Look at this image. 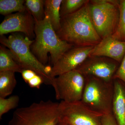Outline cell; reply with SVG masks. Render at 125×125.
I'll list each match as a JSON object with an SVG mask.
<instances>
[{"label": "cell", "mask_w": 125, "mask_h": 125, "mask_svg": "<svg viewBox=\"0 0 125 125\" xmlns=\"http://www.w3.org/2000/svg\"><path fill=\"white\" fill-rule=\"evenodd\" d=\"M62 0H45V16L49 18L52 27L56 32L60 30L61 27L60 9Z\"/></svg>", "instance_id": "obj_14"}, {"label": "cell", "mask_w": 125, "mask_h": 125, "mask_svg": "<svg viewBox=\"0 0 125 125\" xmlns=\"http://www.w3.org/2000/svg\"><path fill=\"white\" fill-rule=\"evenodd\" d=\"M81 101L102 115L112 114L114 88L113 80L107 82L93 76H85Z\"/></svg>", "instance_id": "obj_4"}, {"label": "cell", "mask_w": 125, "mask_h": 125, "mask_svg": "<svg viewBox=\"0 0 125 125\" xmlns=\"http://www.w3.org/2000/svg\"><path fill=\"white\" fill-rule=\"evenodd\" d=\"M23 70L10 50L3 45H1L0 72L11 71L21 73Z\"/></svg>", "instance_id": "obj_15"}, {"label": "cell", "mask_w": 125, "mask_h": 125, "mask_svg": "<svg viewBox=\"0 0 125 125\" xmlns=\"http://www.w3.org/2000/svg\"><path fill=\"white\" fill-rule=\"evenodd\" d=\"M15 72H0V97L5 98L11 94L16 86Z\"/></svg>", "instance_id": "obj_16"}, {"label": "cell", "mask_w": 125, "mask_h": 125, "mask_svg": "<svg viewBox=\"0 0 125 125\" xmlns=\"http://www.w3.org/2000/svg\"><path fill=\"white\" fill-rule=\"evenodd\" d=\"M113 79L120 81L125 86V55L114 74Z\"/></svg>", "instance_id": "obj_22"}, {"label": "cell", "mask_w": 125, "mask_h": 125, "mask_svg": "<svg viewBox=\"0 0 125 125\" xmlns=\"http://www.w3.org/2000/svg\"><path fill=\"white\" fill-rule=\"evenodd\" d=\"M120 0H89L90 15L93 25L101 39L112 36L117 27L120 17Z\"/></svg>", "instance_id": "obj_6"}, {"label": "cell", "mask_w": 125, "mask_h": 125, "mask_svg": "<svg viewBox=\"0 0 125 125\" xmlns=\"http://www.w3.org/2000/svg\"><path fill=\"white\" fill-rule=\"evenodd\" d=\"M85 80V76L76 70L55 77L52 86L56 98L67 103L81 101Z\"/></svg>", "instance_id": "obj_7"}, {"label": "cell", "mask_w": 125, "mask_h": 125, "mask_svg": "<svg viewBox=\"0 0 125 125\" xmlns=\"http://www.w3.org/2000/svg\"><path fill=\"white\" fill-rule=\"evenodd\" d=\"M35 20L27 10L6 16L0 24V36L20 32L31 39L35 37Z\"/></svg>", "instance_id": "obj_11"}, {"label": "cell", "mask_w": 125, "mask_h": 125, "mask_svg": "<svg viewBox=\"0 0 125 125\" xmlns=\"http://www.w3.org/2000/svg\"><path fill=\"white\" fill-rule=\"evenodd\" d=\"M25 2L24 0H0V14L6 16L13 12L25 11Z\"/></svg>", "instance_id": "obj_18"}, {"label": "cell", "mask_w": 125, "mask_h": 125, "mask_svg": "<svg viewBox=\"0 0 125 125\" xmlns=\"http://www.w3.org/2000/svg\"><path fill=\"white\" fill-rule=\"evenodd\" d=\"M101 125H117L116 121L113 114L104 115L101 119Z\"/></svg>", "instance_id": "obj_23"}, {"label": "cell", "mask_w": 125, "mask_h": 125, "mask_svg": "<svg viewBox=\"0 0 125 125\" xmlns=\"http://www.w3.org/2000/svg\"><path fill=\"white\" fill-rule=\"evenodd\" d=\"M88 3L73 13L61 18L57 35L73 46H94L102 40L92 23Z\"/></svg>", "instance_id": "obj_1"}, {"label": "cell", "mask_w": 125, "mask_h": 125, "mask_svg": "<svg viewBox=\"0 0 125 125\" xmlns=\"http://www.w3.org/2000/svg\"><path fill=\"white\" fill-rule=\"evenodd\" d=\"M58 104L51 100L41 101L18 108L8 125H56L60 121Z\"/></svg>", "instance_id": "obj_5"}, {"label": "cell", "mask_w": 125, "mask_h": 125, "mask_svg": "<svg viewBox=\"0 0 125 125\" xmlns=\"http://www.w3.org/2000/svg\"><path fill=\"white\" fill-rule=\"evenodd\" d=\"M58 112L60 121L69 125H101L103 116L90 109L81 101H61Z\"/></svg>", "instance_id": "obj_8"}, {"label": "cell", "mask_w": 125, "mask_h": 125, "mask_svg": "<svg viewBox=\"0 0 125 125\" xmlns=\"http://www.w3.org/2000/svg\"><path fill=\"white\" fill-rule=\"evenodd\" d=\"M120 17L118 25L112 37L116 40L125 42V0L119 2Z\"/></svg>", "instance_id": "obj_20"}, {"label": "cell", "mask_w": 125, "mask_h": 125, "mask_svg": "<svg viewBox=\"0 0 125 125\" xmlns=\"http://www.w3.org/2000/svg\"><path fill=\"white\" fill-rule=\"evenodd\" d=\"M88 0H62L61 4V18L75 13L88 3Z\"/></svg>", "instance_id": "obj_19"}, {"label": "cell", "mask_w": 125, "mask_h": 125, "mask_svg": "<svg viewBox=\"0 0 125 125\" xmlns=\"http://www.w3.org/2000/svg\"><path fill=\"white\" fill-rule=\"evenodd\" d=\"M45 4L44 0H25L24 3L26 10L37 21L45 18Z\"/></svg>", "instance_id": "obj_17"}, {"label": "cell", "mask_w": 125, "mask_h": 125, "mask_svg": "<svg viewBox=\"0 0 125 125\" xmlns=\"http://www.w3.org/2000/svg\"><path fill=\"white\" fill-rule=\"evenodd\" d=\"M120 64L108 57L89 56L75 70L84 76H94L111 82Z\"/></svg>", "instance_id": "obj_9"}, {"label": "cell", "mask_w": 125, "mask_h": 125, "mask_svg": "<svg viewBox=\"0 0 125 125\" xmlns=\"http://www.w3.org/2000/svg\"><path fill=\"white\" fill-rule=\"evenodd\" d=\"M125 55V42L108 36L94 46L90 56L105 57L120 64Z\"/></svg>", "instance_id": "obj_12"}, {"label": "cell", "mask_w": 125, "mask_h": 125, "mask_svg": "<svg viewBox=\"0 0 125 125\" xmlns=\"http://www.w3.org/2000/svg\"><path fill=\"white\" fill-rule=\"evenodd\" d=\"M19 101L18 95H13L7 98L0 97V119L4 114L17 107Z\"/></svg>", "instance_id": "obj_21"}, {"label": "cell", "mask_w": 125, "mask_h": 125, "mask_svg": "<svg viewBox=\"0 0 125 125\" xmlns=\"http://www.w3.org/2000/svg\"><path fill=\"white\" fill-rule=\"evenodd\" d=\"M21 73L24 80L26 83L37 74L33 71L29 69H23Z\"/></svg>", "instance_id": "obj_24"}, {"label": "cell", "mask_w": 125, "mask_h": 125, "mask_svg": "<svg viewBox=\"0 0 125 125\" xmlns=\"http://www.w3.org/2000/svg\"><path fill=\"white\" fill-rule=\"evenodd\" d=\"M34 40L18 33L7 37L5 35L0 37L1 45L10 50L23 69L33 71L42 78L44 83L52 85L54 78L50 75L52 67L43 64L33 54L30 46Z\"/></svg>", "instance_id": "obj_3"}, {"label": "cell", "mask_w": 125, "mask_h": 125, "mask_svg": "<svg viewBox=\"0 0 125 125\" xmlns=\"http://www.w3.org/2000/svg\"><path fill=\"white\" fill-rule=\"evenodd\" d=\"M34 31L35 40L30 48L36 58L45 65L49 59L48 53L53 65L66 52L73 46L59 38L47 16L43 20H35Z\"/></svg>", "instance_id": "obj_2"}, {"label": "cell", "mask_w": 125, "mask_h": 125, "mask_svg": "<svg viewBox=\"0 0 125 125\" xmlns=\"http://www.w3.org/2000/svg\"><path fill=\"white\" fill-rule=\"evenodd\" d=\"M94 47L73 46L68 50L52 66V78L76 69L90 56Z\"/></svg>", "instance_id": "obj_10"}, {"label": "cell", "mask_w": 125, "mask_h": 125, "mask_svg": "<svg viewBox=\"0 0 125 125\" xmlns=\"http://www.w3.org/2000/svg\"><path fill=\"white\" fill-rule=\"evenodd\" d=\"M114 93L112 114L117 125H125V86L118 80L113 79Z\"/></svg>", "instance_id": "obj_13"}, {"label": "cell", "mask_w": 125, "mask_h": 125, "mask_svg": "<svg viewBox=\"0 0 125 125\" xmlns=\"http://www.w3.org/2000/svg\"><path fill=\"white\" fill-rule=\"evenodd\" d=\"M56 125H68V124H66V123H64V122H62L59 121Z\"/></svg>", "instance_id": "obj_25"}]
</instances>
